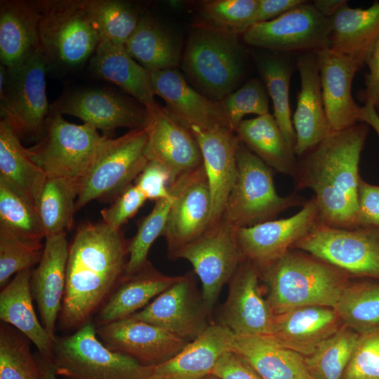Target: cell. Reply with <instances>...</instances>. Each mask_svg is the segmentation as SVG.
I'll return each instance as SVG.
<instances>
[{"instance_id": "1", "label": "cell", "mask_w": 379, "mask_h": 379, "mask_svg": "<svg viewBox=\"0 0 379 379\" xmlns=\"http://www.w3.org/2000/svg\"><path fill=\"white\" fill-rule=\"evenodd\" d=\"M368 126L359 122L332 131L296 164L293 175L296 187L314 192L321 222L326 225L358 227L359 166Z\"/></svg>"}, {"instance_id": "2", "label": "cell", "mask_w": 379, "mask_h": 379, "mask_svg": "<svg viewBox=\"0 0 379 379\" xmlns=\"http://www.w3.org/2000/svg\"><path fill=\"white\" fill-rule=\"evenodd\" d=\"M127 246L121 230L102 221L86 222L78 227L69 246L59 314L62 328H79L88 323L122 277Z\"/></svg>"}, {"instance_id": "3", "label": "cell", "mask_w": 379, "mask_h": 379, "mask_svg": "<svg viewBox=\"0 0 379 379\" xmlns=\"http://www.w3.org/2000/svg\"><path fill=\"white\" fill-rule=\"evenodd\" d=\"M259 272L267 286V300L274 314L305 306L333 308L350 283V276L343 270L291 249Z\"/></svg>"}, {"instance_id": "4", "label": "cell", "mask_w": 379, "mask_h": 379, "mask_svg": "<svg viewBox=\"0 0 379 379\" xmlns=\"http://www.w3.org/2000/svg\"><path fill=\"white\" fill-rule=\"evenodd\" d=\"M244 62L245 51L237 34L203 27L189 38L182 69L204 95L222 101L243 77Z\"/></svg>"}, {"instance_id": "5", "label": "cell", "mask_w": 379, "mask_h": 379, "mask_svg": "<svg viewBox=\"0 0 379 379\" xmlns=\"http://www.w3.org/2000/svg\"><path fill=\"white\" fill-rule=\"evenodd\" d=\"M237 175L228 196L222 218L237 229L274 220L284 211L307 200L295 194L281 197L276 191L272 170L239 142Z\"/></svg>"}, {"instance_id": "6", "label": "cell", "mask_w": 379, "mask_h": 379, "mask_svg": "<svg viewBox=\"0 0 379 379\" xmlns=\"http://www.w3.org/2000/svg\"><path fill=\"white\" fill-rule=\"evenodd\" d=\"M39 48L48 64L74 67L95 53L100 36L84 0L36 1Z\"/></svg>"}, {"instance_id": "7", "label": "cell", "mask_w": 379, "mask_h": 379, "mask_svg": "<svg viewBox=\"0 0 379 379\" xmlns=\"http://www.w3.org/2000/svg\"><path fill=\"white\" fill-rule=\"evenodd\" d=\"M145 128L119 138L104 136L78 185L76 211L95 199L117 197L133 184L148 159Z\"/></svg>"}, {"instance_id": "8", "label": "cell", "mask_w": 379, "mask_h": 379, "mask_svg": "<svg viewBox=\"0 0 379 379\" xmlns=\"http://www.w3.org/2000/svg\"><path fill=\"white\" fill-rule=\"evenodd\" d=\"M51 361L58 379H147L149 369L109 350L88 322L69 335L55 337Z\"/></svg>"}, {"instance_id": "9", "label": "cell", "mask_w": 379, "mask_h": 379, "mask_svg": "<svg viewBox=\"0 0 379 379\" xmlns=\"http://www.w3.org/2000/svg\"><path fill=\"white\" fill-rule=\"evenodd\" d=\"M103 138L92 125L69 123L50 108L44 133L29 150L47 178L79 185Z\"/></svg>"}, {"instance_id": "10", "label": "cell", "mask_w": 379, "mask_h": 379, "mask_svg": "<svg viewBox=\"0 0 379 379\" xmlns=\"http://www.w3.org/2000/svg\"><path fill=\"white\" fill-rule=\"evenodd\" d=\"M292 248L320 258L350 277L379 281V227L343 229L321 222Z\"/></svg>"}, {"instance_id": "11", "label": "cell", "mask_w": 379, "mask_h": 379, "mask_svg": "<svg viewBox=\"0 0 379 379\" xmlns=\"http://www.w3.org/2000/svg\"><path fill=\"white\" fill-rule=\"evenodd\" d=\"M48 62L40 48L20 66L8 71L1 98V115L19 136L41 138L50 112L46 93Z\"/></svg>"}, {"instance_id": "12", "label": "cell", "mask_w": 379, "mask_h": 379, "mask_svg": "<svg viewBox=\"0 0 379 379\" xmlns=\"http://www.w3.org/2000/svg\"><path fill=\"white\" fill-rule=\"evenodd\" d=\"M237 230L222 218L173 258L191 263L201 281L202 300L208 310L246 260L238 242Z\"/></svg>"}, {"instance_id": "13", "label": "cell", "mask_w": 379, "mask_h": 379, "mask_svg": "<svg viewBox=\"0 0 379 379\" xmlns=\"http://www.w3.org/2000/svg\"><path fill=\"white\" fill-rule=\"evenodd\" d=\"M331 20L304 3L242 34L246 44L276 53L317 51L329 47Z\"/></svg>"}, {"instance_id": "14", "label": "cell", "mask_w": 379, "mask_h": 379, "mask_svg": "<svg viewBox=\"0 0 379 379\" xmlns=\"http://www.w3.org/2000/svg\"><path fill=\"white\" fill-rule=\"evenodd\" d=\"M173 197L162 234L173 258L182 247L203 234L209 227L212 203L209 185L202 165L170 184Z\"/></svg>"}, {"instance_id": "15", "label": "cell", "mask_w": 379, "mask_h": 379, "mask_svg": "<svg viewBox=\"0 0 379 379\" xmlns=\"http://www.w3.org/2000/svg\"><path fill=\"white\" fill-rule=\"evenodd\" d=\"M51 109L76 117L89 124L102 135L112 138L119 128H144L147 111L125 96L103 88H87L66 93L50 105Z\"/></svg>"}, {"instance_id": "16", "label": "cell", "mask_w": 379, "mask_h": 379, "mask_svg": "<svg viewBox=\"0 0 379 379\" xmlns=\"http://www.w3.org/2000/svg\"><path fill=\"white\" fill-rule=\"evenodd\" d=\"M321 222L318 206L312 197L288 218L238 229V242L245 259L260 271L290 251Z\"/></svg>"}, {"instance_id": "17", "label": "cell", "mask_w": 379, "mask_h": 379, "mask_svg": "<svg viewBox=\"0 0 379 379\" xmlns=\"http://www.w3.org/2000/svg\"><path fill=\"white\" fill-rule=\"evenodd\" d=\"M147 111L148 161L164 166L170 173L171 183L200 168L202 154L191 130L166 107L157 104Z\"/></svg>"}, {"instance_id": "18", "label": "cell", "mask_w": 379, "mask_h": 379, "mask_svg": "<svg viewBox=\"0 0 379 379\" xmlns=\"http://www.w3.org/2000/svg\"><path fill=\"white\" fill-rule=\"evenodd\" d=\"M97 335L109 350L144 366H154L178 353L187 342L155 325L127 317L98 326Z\"/></svg>"}, {"instance_id": "19", "label": "cell", "mask_w": 379, "mask_h": 379, "mask_svg": "<svg viewBox=\"0 0 379 379\" xmlns=\"http://www.w3.org/2000/svg\"><path fill=\"white\" fill-rule=\"evenodd\" d=\"M206 310L196 295L192 278L186 275L129 317L159 326L188 342L208 326Z\"/></svg>"}, {"instance_id": "20", "label": "cell", "mask_w": 379, "mask_h": 379, "mask_svg": "<svg viewBox=\"0 0 379 379\" xmlns=\"http://www.w3.org/2000/svg\"><path fill=\"white\" fill-rule=\"evenodd\" d=\"M260 277L258 268L245 260L229 282L222 324L234 335H270L274 314L267 298L262 297Z\"/></svg>"}, {"instance_id": "21", "label": "cell", "mask_w": 379, "mask_h": 379, "mask_svg": "<svg viewBox=\"0 0 379 379\" xmlns=\"http://www.w3.org/2000/svg\"><path fill=\"white\" fill-rule=\"evenodd\" d=\"M155 95L166 108L188 128L233 131L222 101L213 100L195 91L177 70L150 72Z\"/></svg>"}, {"instance_id": "22", "label": "cell", "mask_w": 379, "mask_h": 379, "mask_svg": "<svg viewBox=\"0 0 379 379\" xmlns=\"http://www.w3.org/2000/svg\"><path fill=\"white\" fill-rule=\"evenodd\" d=\"M297 67L300 91L293 119L296 138L293 150L295 154L301 156L317 146L333 131L324 109L316 51L300 54Z\"/></svg>"}, {"instance_id": "23", "label": "cell", "mask_w": 379, "mask_h": 379, "mask_svg": "<svg viewBox=\"0 0 379 379\" xmlns=\"http://www.w3.org/2000/svg\"><path fill=\"white\" fill-rule=\"evenodd\" d=\"M189 128L199 145L209 185L212 203L211 227L222 219L236 180L239 140L235 133L229 129L206 130L195 126Z\"/></svg>"}, {"instance_id": "24", "label": "cell", "mask_w": 379, "mask_h": 379, "mask_svg": "<svg viewBox=\"0 0 379 379\" xmlns=\"http://www.w3.org/2000/svg\"><path fill=\"white\" fill-rule=\"evenodd\" d=\"M316 53L324 109L332 131H342L360 122L361 107L352 95L353 79L359 67L329 48Z\"/></svg>"}, {"instance_id": "25", "label": "cell", "mask_w": 379, "mask_h": 379, "mask_svg": "<svg viewBox=\"0 0 379 379\" xmlns=\"http://www.w3.org/2000/svg\"><path fill=\"white\" fill-rule=\"evenodd\" d=\"M343 325L333 307H300L274 314L268 337L279 345L307 357Z\"/></svg>"}, {"instance_id": "26", "label": "cell", "mask_w": 379, "mask_h": 379, "mask_svg": "<svg viewBox=\"0 0 379 379\" xmlns=\"http://www.w3.org/2000/svg\"><path fill=\"white\" fill-rule=\"evenodd\" d=\"M69 246L66 233L46 237L42 258L30 279L41 324L54 340L65 288Z\"/></svg>"}, {"instance_id": "27", "label": "cell", "mask_w": 379, "mask_h": 379, "mask_svg": "<svg viewBox=\"0 0 379 379\" xmlns=\"http://www.w3.org/2000/svg\"><path fill=\"white\" fill-rule=\"evenodd\" d=\"M234 333L222 324L208 325L171 358L149 366L147 379H204L230 350Z\"/></svg>"}, {"instance_id": "28", "label": "cell", "mask_w": 379, "mask_h": 379, "mask_svg": "<svg viewBox=\"0 0 379 379\" xmlns=\"http://www.w3.org/2000/svg\"><path fill=\"white\" fill-rule=\"evenodd\" d=\"M39 11L36 1L0 3V60L8 71L24 63L39 48Z\"/></svg>"}, {"instance_id": "29", "label": "cell", "mask_w": 379, "mask_h": 379, "mask_svg": "<svg viewBox=\"0 0 379 379\" xmlns=\"http://www.w3.org/2000/svg\"><path fill=\"white\" fill-rule=\"evenodd\" d=\"M90 69L98 78L118 86L145 108L158 104L150 72L135 62L124 45L100 40L91 57Z\"/></svg>"}, {"instance_id": "30", "label": "cell", "mask_w": 379, "mask_h": 379, "mask_svg": "<svg viewBox=\"0 0 379 379\" xmlns=\"http://www.w3.org/2000/svg\"><path fill=\"white\" fill-rule=\"evenodd\" d=\"M331 20L328 48L362 68L379 41V1L366 8H353L346 3Z\"/></svg>"}, {"instance_id": "31", "label": "cell", "mask_w": 379, "mask_h": 379, "mask_svg": "<svg viewBox=\"0 0 379 379\" xmlns=\"http://www.w3.org/2000/svg\"><path fill=\"white\" fill-rule=\"evenodd\" d=\"M230 350L264 379H312L303 356L268 336L234 335Z\"/></svg>"}, {"instance_id": "32", "label": "cell", "mask_w": 379, "mask_h": 379, "mask_svg": "<svg viewBox=\"0 0 379 379\" xmlns=\"http://www.w3.org/2000/svg\"><path fill=\"white\" fill-rule=\"evenodd\" d=\"M32 269L18 272L0 293V319L33 343L39 354L51 359L54 340L36 317L30 288Z\"/></svg>"}, {"instance_id": "33", "label": "cell", "mask_w": 379, "mask_h": 379, "mask_svg": "<svg viewBox=\"0 0 379 379\" xmlns=\"http://www.w3.org/2000/svg\"><path fill=\"white\" fill-rule=\"evenodd\" d=\"M180 278L163 274L149 262L133 275L122 276L120 285L99 312L98 326L129 317Z\"/></svg>"}, {"instance_id": "34", "label": "cell", "mask_w": 379, "mask_h": 379, "mask_svg": "<svg viewBox=\"0 0 379 379\" xmlns=\"http://www.w3.org/2000/svg\"><path fill=\"white\" fill-rule=\"evenodd\" d=\"M47 178L25 147L20 137L5 119L0 121V180L10 185L35 207Z\"/></svg>"}, {"instance_id": "35", "label": "cell", "mask_w": 379, "mask_h": 379, "mask_svg": "<svg viewBox=\"0 0 379 379\" xmlns=\"http://www.w3.org/2000/svg\"><path fill=\"white\" fill-rule=\"evenodd\" d=\"M235 134L239 142L272 169L293 175L297 164L293 148L286 141L270 113L243 120Z\"/></svg>"}, {"instance_id": "36", "label": "cell", "mask_w": 379, "mask_h": 379, "mask_svg": "<svg viewBox=\"0 0 379 379\" xmlns=\"http://www.w3.org/2000/svg\"><path fill=\"white\" fill-rule=\"evenodd\" d=\"M124 46L129 55L149 72L173 69L179 61V51L174 41L147 17L140 18Z\"/></svg>"}, {"instance_id": "37", "label": "cell", "mask_w": 379, "mask_h": 379, "mask_svg": "<svg viewBox=\"0 0 379 379\" xmlns=\"http://www.w3.org/2000/svg\"><path fill=\"white\" fill-rule=\"evenodd\" d=\"M274 53H257L255 60L272 100L273 116L286 141L294 148L296 138L288 97L293 67L286 57Z\"/></svg>"}, {"instance_id": "38", "label": "cell", "mask_w": 379, "mask_h": 379, "mask_svg": "<svg viewBox=\"0 0 379 379\" xmlns=\"http://www.w3.org/2000/svg\"><path fill=\"white\" fill-rule=\"evenodd\" d=\"M78 184L60 178H47L36 204L45 238L66 233L74 224Z\"/></svg>"}, {"instance_id": "39", "label": "cell", "mask_w": 379, "mask_h": 379, "mask_svg": "<svg viewBox=\"0 0 379 379\" xmlns=\"http://www.w3.org/2000/svg\"><path fill=\"white\" fill-rule=\"evenodd\" d=\"M343 325L359 334L379 326V281L350 283L333 307Z\"/></svg>"}, {"instance_id": "40", "label": "cell", "mask_w": 379, "mask_h": 379, "mask_svg": "<svg viewBox=\"0 0 379 379\" xmlns=\"http://www.w3.org/2000/svg\"><path fill=\"white\" fill-rule=\"evenodd\" d=\"M359 335L353 329L343 325L312 354L304 357L310 376L313 379H342Z\"/></svg>"}, {"instance_id": "41", "label": "cell", "mask_w": 379, "mask_h": 379, "mask_svg": "<svg viewBox=\"0 0 379 379\" xmlns=\"http://www.w3.org/2000/svg\"><path fill=\"white\" fill-rule=\"evenodd\" d=\"M100 40L125 45L140 18L133 6L118 0H84Z\"/></svg>"}, {"instance_id": "42", "label": "cell", "mask_w": 379, "mask_h": 379, "mask_svg": "<svg viewBox=\"0 0 379 379\" xmlns=\"http://www.w3.org/2000/svg\"><path fill=\"white\" fill-rule=\"evenodd\" d=\"M0 230L26 240L45 239L36 207L0 180Z\"/></svg>"}, {"instance_id": "43", "label": "cell", "mask_w": 379, "mask_h": 379, "mask_svg": "<svg viewBox=\"0 0 379 379\" xmlns=\"http://www.w3.org/2000/svg\"><path fill=\"white\" fill-rule=\"evenodd\" d=\"M29 339L8 324L0 328V379H41Z\"/></svg>"}, {"instance_id": "44", "label": "cell", "mask_w": 379, "mask_h": 379, "mask_svg": "<svg viewBox=\"0 0 379 379\" xmlns=\"http://www.w3.org/2000/svg\"><path fill=\"white\" fill-rule=\"evenodd\" d=\"M172 203L168 200L155 201L150 213L140 221L136 234L127 246L128 259L123 276L133 275L149 262V249L163 234Z\"/></svg>"}, {"instance_id": "45", "label": "cell", "mask_w": 379, "mask_h": 379, "mask_svg": "<svg viewBox=\"0 0 379 379\" xmlns=\"http://www.w3.org/2000/svg\"><path fill=\"white\" fill-rule=\"evenodd\" d=\"M44 244L26 240L0 230V286L4 287L13 274L39 264Z\"/></svg>"}, {"instance_id": "46", "label": "cell", "mask_w": 379, "mask_h": 379, "mask_svg": "<svg viewBox=\"0 0 379 379\" xmlns=\"http://www.w3.org/2000/svg\"><path fill=\"white\" fill-rule=\"evenodd\" d=\"M259 0H214L205 1L202 16L212 27L239 34L249 28Z\"/></svg>"}, {"instance_id": "47", "label": "cell", "mask_w": 379, "mask_h": 379, "mask_svg": "<svg viewBox=\"0 0 379 379\" xmlns=\"http://www.w3.org/2000/svg\"><path fill=\"white\" fill-rule=\"evenodd\" d=\"M222 102L234 133L244 116L254 114L258 117L270 113L266 90L256 79L250 80L237 91L227 95Z\"/></svg>"}, {"instance_id": "48", "label": "cell", "mask_w": 379, "mask_h": 379, "mask_svg": "<svg viewBox=\"0 0 379 379\" xmlns=\"http://www.w3.org/2000/svg\"><path fill=\"white\" fill-rule=\"evenodd\" d=\"M342 379H379V326L359 335Z\"/></svg>"}, {"instance_id": "49", "label": "cell", "mask_w": 379, "mask_h": 379, "mask_svg": "<svg viewBox=\"0 0 379 379\" xmlns=\"http://www.w3.org/2000/svg\"><path fill=\"white\" fill-rule=\"evenodd\" d=\"M146 201L135 184H131L111 206L100 211L102 222L114 230H121V227L138 213Z\"/></svg>"}, {"instance_id": "50", "label": "cell", "mask_w": 379, "mask_h": 379, "mask_svg": "<svg viewBox=\"0 0 379 379\" xmlns=\"http://www.w3.org/2000/svg\"><path fill=\"white\" fill-rule=\"evenodd\" d=\"M171 177L169 171L161 164L148 161L134 181L147 200H168L173 201L169 190Z\"/></svg>"}, {"instance_id": "51", "label": "cell", "mask_w": 379, "mask_h": 379, "mask_svg": "<svg viewBox=\"0 0 379 379\" xmlns=\"http://www.w3.org/2000/svg\"><path fill=\"white\" fill-rule=\"evenodd\" d=\"M357 225L379 227V185H371L361 177L358 185Z\"/></svg>"}, {"instance_id": "52", "label": "cell", "mask_w": 379, "mask_h": 379, "mask_svg": "<svg viewBox=\"0 0 379 379\" xmlns=\"http://www.w3.org/2000/svg\"><path fill=\"white\" fill-rule=\"evenodd\" d=\"M211 374L220 379H264L244 359L231 350L220 357Z\"/></svg>"}, {"instance_id": "53", "label": "cell", "mask_w": 379, "mask_h": 379, "mask_svg": "<svg viewBox=\"0 0 379 379\" xmlns=\"http://www.w3.org/2000/svg\"><path fill=\"white\" fill-rule=\"evenodd\" d=\"M366 65L368 72L365 75V87L358 93V97L364 104L372 105L379 114V41Z\"/></svg>"}, {"instance_id": "54", "label": "cell", "mask_w": 379, "mask_h": 379, "mask_svg": "<svg viewBox=\"0 0 379 379\" xmlns=\"http://www.w3.org/2000/svg\"><path fill=\"white\" fill-rule=\"evenodd\" d=\"M305 1L304 0H259L249 27L255 24L274 19Z\"/></svg>"}, {"instance_id": "55", "label": "cell", "mask_w": 379, "mask_h": 379, "mask_svg": "<svg viewBox=\"0 0 379 379\" xmlns=\"http://www.w3.org/2000/svg\"><path fill=\"white\" fill-rule=\"evenodd\" d=\"M346 3V0H314L312 4L322 15L331 18Z\"/></svg>"}, {"instance_id": "56", "label": "cell", "mask_w": 379, "mask_h": 379, "mask_svg": "<svg viewBox=\"0 0 379 379\" xmlns=\"http://www.w3.org/2000/svg\"><path fill=\"white\" fill-rule=\"evenodd\" d=\"M360 122H364L371 126L379 137V114L371 104H364L361 107Z\"/></svg>"}, {"instance_id": "57", "label": "cell", "mask_w": 379, "mask_h": 379, "mask_svg": "<svg viewBox=\"0 0 379 379\" xmlns=\"http://www.w3.org/2000/svg\"><path fill=\"white\" fill-rule=\"evenodd\" d=\"M41 379H58L55 374L51 361L49 359L45 358L39 354L36 357Z\"/></svg>"}, {"instance_id": "58", "label": "cell", "mask_w": 379, "mask_h": 379, "mask_svg": "<svg viewBox=\"0 0 379 379\" xmlns=\"http://www.w3.org/2000/svg\"><path fill=\"white\" fill-rule=\"evenodd\" d=\"M204 379H220V378L215 376V375H213V374H209L208 375H207Z\"/></svg>"}, {"instance_id": "59", "label": "cell", "mask_w": 379, "mask_h": 379, "mask_svg": "<svg viewBox=\"0 0 379 379\" xmlns=\"http://www.w3.org/2000/svg\"><path fill=\"white\" fill-rule=\"evenodd\" d=\"M313 379V378H312Z\"/></svg>"}]
</instances>
